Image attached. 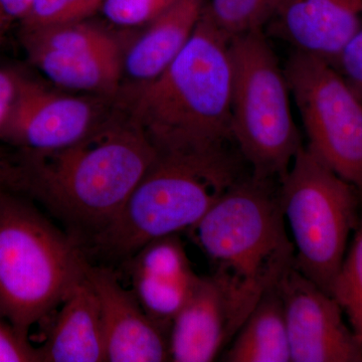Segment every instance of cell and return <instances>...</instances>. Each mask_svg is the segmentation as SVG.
Wrapping results in <instances>:
<instances>
[{"mask_svg": "<svg viewBox=\"0 0 362 362\" xmlns=\"http://www.w3.org/2000/svg\"><path fill=\"white\" fill-rule=\"evenodd\" d=\"M85 272L101 308L107 361H170V328L149 316L111 269L88 262Z\"/></svg>", "mask_w": 362, "mask_h": 362, "instance_id": "13", "label": "cell"}, {"mask_svg": "<svg viewBox=\"0 0 362 362\" xmlns=\"http://www.w3.org/2000/svg\"><path fill=\"white\" fill-rule=\"evenodd\" d=\"M35 0H0V45L13 25H21Z\"/></svg>", "mask_w": 362, "mask_h": 362, "instance_id": "25", "label": "cell"}, {"mask_svg": "<svg viewBox=\"0 0 362 362\" xmlns=\"http://www.w3.org/2000/svg\"><path fill=\"white\" fill-rule=\"evenodd\" d=\"M18 71L0 69V134L11 113L18 89Z\"/></svg>", "mask_w": 362, "mask_h": 362, "instance_id": "27", "label": "cell"}, {"mask_svg": "<svg viewBox=\"0 0 362 362\" xmlns=\"http://www.w3.org/2000/svg\"><path fill=\"white\" fill-rule=\"evenodd\" d=\"M232 138L252 177L282 180L303 147L290 105L285 71L263 30L230 39Z\"/></svg>", "mask_w": 362, "mask_h": 362, "instance_id": "5", "label": "cell"}, {"mask_svg": "<svg viewBox=\"0 0 362 362\" xmlns=\"http://www.w3.org/2000/svg\"><path fill=\"white\" fill-rule=\"evenodd\" d=\"M0 362H40L37 347L0 315Z\"/></svg>", "mask_w": 362, "mask_h": 362, "instance_id": "23", "label": "cell"}, {"mask_svg": "<svg viewBox=\"0 0 362 362\" xmlns=\"http://www.w3.org/2000/svg\"><path fill=\"white\" fill-rule=\"evenodd\" d=\"M279 0H206L204 11L230 39L263 30Z\"/></svg>", "mask_w": 362, "mask_h": 362, "instance_id": "20", "label": "cell"}, {"mask_svg": "<svg viewBox=\"0 0 362 362\" xmlns=\"http://www.w3.org/2000/svg\"><path fill=\"white\" fill-rule=\"evenodd\" d=\"M331 295L349 317L350 327L362 347V214Z\"/></svg>", "mask_w": 362, "mask_h": 362, "instance_id": "19", "label": "cell"}, {"mask_svg": "<svg viewBox=\"0 0 362 362\" xmlns=\"http://www.w3.org/2000/svg\"><path fill=\"white\" fill-rule=\"evenodd\" d=\"M359 194H361V197H362V192H359Z\"/></svg>", "mask_w": 362, "mask_h": 362, "instance_id": "28", "label": "cell"}, {"mask_svg": "<svg viewBox=\"0 0 362 362\" xmlns=\"http://www.w3.org/2000/svg\"><path fill=\"white\" fill-rule=\"evenodd\" d=\"M281 182L279 194L292 233L295 268L331 295L350 235L361 221V194L304 146Z\"/></svg>", "mask_w": 362, "mask_h": 362, "instance_id": "7", "label": "cell"}, {"mask_svg": "<svg viewBox=\"0 0 362 362\" xmlns=\"http://www.w3.org/2000/svg\"><path fill=\"white\" fill-rule=\"evenodd\" d=\"M291 362H362V347L332 295L293 266L278 284Z\"/></svg>", "mask_w": 362, "mask_h": 362, "instance_id": "12", "label": "cell"}, {"mask_svg": "<svg viewBox=\"0 0 362 362\" xmlns=\"http://www.w3.org/2000/svg\"><path fill=\"white\" fill-rule=\"evenodd\" d=\"M206 0H177L131 45L122 59V71L134 84L148 82L161 75L194 35Z\"/></svg>", "mask_w": 362, "mask_h": 362, "instance_id": "17", "label": "cell"}, {"mask_svg": "<svg viewBox=\"0 0 362 362\" xmlns=\"http://www.w3.org/2000/svg\"><path fill=\"white\" fill-rule=\"evenodd\" d=\"M78 243L14 190L0 192V315L23 337L85 276Z\"/></svg>", "mask_w": 362, "mask_h": 362, "instance_id": "4", "label": "cell"}, {"mask_svg": "<svg viewBox=\"0 0 362 362\" xmlns=\"http://www.w3.org/2000/svg\"><path fill=\"white\" fill-rule=\"evenodd\" d=\"M306 148L362 192V101L328 62L294 51L284 69Z\"/></svg>", "mask_w": 362, "mask_h": 362, "instance_id": "8", "label": "cell"}, {"mask_svg": "<svg viewBox=\"0 0 362 362\" xmlns=\"http://www.w3.org/2000/svg\"><path fill=\"white\" fill-rule=\"evenodd\" d=\"M223 361H291L284 305L278 285L262 296L233 338Z\"/></svg>", "mask_w": 362, "mask_h": 362, "instance_id": "18", "label": "cell"}, {"mask_svg": "<svg viewBox=\"0 0 362 362\" xmlns=\"http://www.w3.org/2000/svg\"><path fill=\"white\" fill-rule=\"evenodd\" d=\"M57 309L45 342L37 347L40 362H106L101 308L86 272Z\"/></svg>", "mask_w": 362, "mask_h": 362, "instance_id": "16", "label": "cell"}, {"mask_svg": "<svg viewBox=\"0 0 362 362\" xmlns=\"http://www.w3.org/2000/svg\"><path fill=\"white\" fill-rule=\"evenodd\" d=\"M362 101V26L332 65Z\"/></svg>", "mask_w": 362, "mask_h": 362, "instance_id": "24", "label": "cell"}, {"mask_svg": "<svg viewBox=\"0 0 362 362\" xmlns=\"http://www.w3.org/2000/svg\"><path fill=\"white\" fill-rule=\"evenodd\" d=\"M14 190L23 194V168L20 156L0 153V192Z\"/></svg>", "mask_w": 362, "mask_h": 362, "instance_id": "26", "label": "cell"}, {"mask_svg": "<svg viewBox=\"0 0 362 362\" xmlns=\"http://www.w3.org/2000/svg\"><path fill=\"white\" fill-rule=\"evenodd\" d=\"M177 0H104L101 13L111 25L139 28L156 20Z\"/></svg>", "mask_w": 362, "mask_h": 362, "instance_id": "22", "label": "cell"}, {"mask_svg": "<svg viewBox=\"0 0 362 362\" xmlns=\"http://www.w3.org/2000/svg\"><path fill=\"white\" fill-rule=\"evenodd\" d=\"M107 107L106 101L56 92L18 73L16 98L0 141L23 154L66 148L102 122L111 111Z\"/></svg>", "mask_w": 362, "mask_h": 362, "instance_id": "11", "label": "cell"}, {"mask_svg": "<svg viewBox=\"0 0 362 362\" xmlns=\"http://www.w3.org/2000/svg\"><path fill=\"white\" fill-rule=\"evenodd\" d=\"M269 180H240L188 232L223 272L269 290L294 266L280 194Z\"/></svg>", "mask_w": 362, "mask_h": 362, "instance_id": "6", "label": "cell"}, {"mask_svg": "<svg viewBox=\"0 0 362 362\" xmlns=\"http://www.w3.org/2000/svg\"><path fill=\"white\" fill-rule=\"evenodd\" d=\"M267 291L220 271L201 277L192 296L171 322L170 361H214L233 341Z\"/></svg>", "mask_w": 362, "mask_h": 362, "instance_id": "10", "label": "cell"}, {"mask_svg": "<svg viewBox=\"0 0 362 362\" xmlns=\"http://www.w3.org/2000/svg\"><path fill=\"white\" fill-rule=\"evenodd\" d=\"M18 156L25 194L89 239L119 214L157 152L114 100L108 115L78 142L49 153Z\"/></svg>", "mask_w": 362, "mask_h": 362, "instance_id": "2", "label": "cell"}, {"mask_svg": "<svg viewBox=\"0 0 362 362\" xmlns=\"http://www.w3.org/2000/svg\"><path fill=\"white\" fill-rule=\"evenodd\" d=\"M230 39L204 13L182 52L161 75L115 98L157 154L226 148L232 139Z\"/></svg>", "mask_w": 362, "mask_h": 362, "instance_id": "1", "label": "cell"}, {"mask_svg": "<svg viewBox=\"0 0 362 362\" xmlns=\"http://www.w3.org/2000/svg\"><path fill=\"white\" fill-rule=\"evenodd\" d=\"M268 23L295 51L333 65L362 26V0H279Z\"/></svg>", "mask_w": 362, "mask_h": 362, "instance_id": "15", "label": "cell"}, {"mask_svg": "<svg viewBox=\"0 0 362 362\" xmlns=\"http://www.w3.org/2000/svg\"><path fill=\"white\" fill-rule=\"evenodd\" d=\"M133 294L157 322L170 328L201 277L192 269L177 235L145 245L126 261Z\"/></svg>", "mask_w": 362, "mask_h": 362, "instance_id": "14", "label": "cell"}, {"mask_svg": "<svg viewBox=\"0 0 362 362\" xmlns=\"http://www.w3.org/2000/svg\"><path fill=\"white\" fill-rule=\"evenodd\" d=\"M104 0H35L21 21V30L64 25L87 20L100 11Z\"/></svg>", "mask_w": 362, "mask_h": 362, "instance_id": "21", "label": "cell"}, {"mask_svg": "<svg viewBox=\"0 0 362 362\" xmlns=\"http://www.w3.org/2000/svg\"><path fill=\"white\" fill-rule=\"evenodd\" d=\"M239 180L226 148L157 154L119 214L88 239L90 251L126 262L145 245L194 228Z\"/></svg>", "mask_w": 362, "mask_h": 362, "instance_id": "3", "label": "cell"}, {"mask_svg": "<svg viewBox=\"0 0 362 362\" xmlns=\"http://www.w3.org/2000/svg\"><path fill=\"white\" fill-rule=\"evenodd\" d=\"M33 66L65 89L114 99L121 89L122 59L111 35L87 21L20 30Z\"/></svg>", "mask_w": 362, "mask_h": 362, "instance_id": "9", "label": "cell"}]
</instances>
